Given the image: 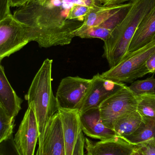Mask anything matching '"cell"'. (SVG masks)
Returning <instances> with one entry per match:
<instances>
[{"label": "cell", "mask_w": 155, "mask_h": 155, "mask_svg": "<svg viewBox=\"0 0 155 155\" xmlns=\"http://www.w3.org/2000/svg\"><path fill=\"white\" fill-rule=\"evenodd\" d=\"M94 7L95 0H31L14 12L25 27L31 41L47 48L70 44L83 22L68 19L74 5Z\"/></svg>", "instance_id": "obj_1"}, {"label": "cell", "mask_w": 155, "mask_h": 155, "mask_svg": "<svg viewBox=\"0 0 155 155\" xmlns=\"http://www.w3.org/2000/svg\"><path fill=\"white\" fill-rule=\"evenodd\" d=\"M131 6L123 20L104 42L103 57L110 68L118 64L125 56L139 25L155 6V0H130Z\"/></svg>", "instance_id": "obj_2"}, {"label": "cell", "mask_w": 155, "mask_h": 155, "mask_svg": "<svg viewBox=\"0 0 155 155\" xmlns=\"http://www.w3.org/2000/svg\"><path fill=\"white\" fill-rule=\"evenodd\" d=\"M52 62L48 58L44 61L25 96L28 104H34L39 132L38 143L42 140L49 119L59 110L52 88Z\"/></svg>", "instance_id": "obj_3"}, {"label": "cell", "mask_w": 155, "mask_h": 155, "mask_svg": "<svg viewBox=\"0 0 155 155\" xmlns=\"http://www.w3.org/2000/svg\"><path fill=\"white\" fill-rule=\"evenodd\" d=\"M155 52V38L144 47L125 56L118 64L103 73L101 76L116 83H133L149 74L146 62Z\"/></svg>", "instance_id": "obj_4"}, {"label": "cell", "mask_w": 155, "mask_h": 155, "mask_svg": "<svg viewBox=\"0 0 155 155\" xmlns=\"http://www.w3.org/2000/svg\"><path fill=\"white\" fill-rule=\"evenodd\" d=\"M137 104L138 97L125 84L100 104L99 108L103 123L113 129L116 119L137 110Z\"/></svg>", "instance_id": "obj_5"}, {"label": "cell", "mask_w": 155, "mask_h": 155, "mask_svg": "<svg viewBox=\"0 0 155 155\" xmlns=\"http://www.w3.org/2000/svg\"><path fill=\"white\" fill-rule=\"evenodd\" d=\"M31 42L22 24L12 14L0 20V61L22 49Z\"/></svg>", "instance_id": "obj_6"}, {"label": "cell", "mask_w": 155, "mask_h": 155, "mask_svg": "<svg viewBox=\"0 0 155 155\" xmlns=\"http://www.w3.org/2000/svg\"><path fill=\"white\" fill-rule=\"evenodd\" d=\"M91 82V79L78 76L63 78L56 95L59 109L79 110Z\"/></svg>", "instance_id": "obj_7"}, {"label": "cell", "mask_w": 155, "mask_h": 155, "mask_svg": "<svg viewBox=\"0 0 155 155\" xmlns=\"http://www.w3.org/2000/svg\"><path fill=\"white\" fill-rule=\"evenodd\" d=\"M39 136L35 105L31 103L28 104V108L14 139L17 154L34 155Z\"/></svg>", "instance_id": "obj_8"}, {"label": "cell", "mask_w": 155, "mask_h": 155, "mask_svg": "<svg viewBox=\"0 0 155 155\" xmlns=\"http://www.w3.org/2000/svg\"><path fill=\"white\" fill-rule=\"evenodd\" d=\"M125 84L124 83H116L105 79L101 74H97L91 79L79 108V112L83 113L92 108L99 107L106 98Z\"/></svg>", "instance_id": "obj_9"}, {"label": "cell", "mask_w": 155, "mask_h": 155, "mask_svg": "<svg viewBox=\"0 0 155 155\" xmlns=\"http://www.w3.org/2000/svg\"><path fill=\"white\" fill-rule=\"evenodd\" d=\"M35 155H66L62 126L58 112L48 121Z\"/></svg>", "instance_id": "obj_10"}, {"label": "cell", "mask_w": 155, "mask_h": 155, "mask_svg": "<svg viewBox=\"0 0 155 155\" xmlns=\"http://www.w3.org/2000/svg\"><path fill=\"white\" fill-rule=\"evenodd\" d=\"M135 147L119 137L96 142L85 137L86 155H131Z\"/></svg>", "instance_id": "obj_11"}, {"label": "cell", "mask_w": 155, "mask_h": 155, "mask_svg": "<svg viewBox=\"0 0 155 155\" xmlns=\"http://www.w3.org/2000/svg\"><path fill=\"white\" fill-rule=\"evenodd\" d=\"M66 155H72L79 135L83 132L80 113L77 109H59Z\"/></svg>", "instance_id": "obj_12"}, {"label": "cell", "mask_w": 155, "mask_h": 155, "mask_svg": "<svg viewBox=\"0 0 155 155\" xmlns=\"http://www.w3.org/2000/svg\"><path fill=\"white\" fill-rule=\"evenodd\" d=\"M80 119L83 133L88 137L103 140L117 137L113 130L104 124L99 107L80 113Z\"/></svg>", "instance_id": "obj_13"}, {"label": "cell", "mask_w": 155, "mask_h": 155, "mask_svg": "<svg viewBox=\"0 0 155 155\" xmlns=\"http://www.w3.org/2000/svg\"><path fill=\"white\" fill-rule=\"evenodd\" d=\"M23 100L17 96L10 84L5 73L4 68L0 66V106L12 117H15L22 109Z\"/></svg>", "instance_id": "obj_14"}, {"label": "cell", "mask_w": 155, "mask_h": 155, "mask_svg": "<svg viewBox=\"0 0 155 155\" xmlns=\"http://www.w3.org/2000/svg\"><path fill=\"white\" fill-rule=\"evenodd\" d=\"M155 38V6L137 28L126 55L144 47Z\"/></svg>", "instance_id": "obj_15"}, {"label": "cell", "mask_w": 155, "mask_h": 155, "mask_svg": "<svg viewBox=\"0 0 155 155\" xmlns=\"http://www.w3.org/2000/svg\"><path fill=\"white\" fill-rule=\"evenodd\" d=\"M126 3L113 6L96 5L86 15L83 24L76 33V36L88 28L100 25L114 14L126 6Z\"/></svg>", "instance_id": "obj_16"}, {"label": "cell", "mask_w": 155, "mask_h": 155, "mask_svg": "<svg viewBox=\"0 0 155 155\" xmlns=\"http://www.w3.org/2000/svg\"><path fill=\"white\" fill-rule=\"evenodd\" d=\"M143 121V117L136 110L116 119L114 123L113 129L116 136L123 137L135 132Z\"/></svg>", "instance_id": "obj_17"}, {"label": "cell", "mask_w": 155, "mask_h": 155, "mask_svg": "<svg viewBox=\"0 0 155 155\" xmlns=\"http://www.w3.org/2000/svg\"><path fill=\"white\" fill-rule=\"evenodd\" d=\"M130 143L136 145L155 138V121L143 119L140 126L131 134L121 137Z\"/></svg>", "instance_id": "obj_18"}, {"label": "cell", "mask_w": 155, "mask_h": 155, "mask_svg": "<svg viewBox=\"0 0 155 155\" xmlns=\"http://www.w3.org/2000/svg\"><path fill=\"white\" fill-rule=\"evenodd\" d=\"M137 111L143 119L155 121V94H146L137 96Z\"/></svg>", "instance_id": "obj_19"}, {"label": "cell", "mask_w": 155, "mask_h": 155, "mask_svg": "<svg viewBox=\"0 0 155 155\" xmlns=\"http://www.w3.org/2000/svg\"><path fill=\"white\" fill-rule=\"evenodd\" d=\"M15 118L9 116L0 106V143L11 138L14 127Z\"/></svg>", "instance_id": "obj_20"}, {"label": "cell", "mask_w": 155, "mask_h": 155, "mask_svg": "<svg viewBox=\"0 0 155 155\" xmlns=\"http://www.w3.org/2000/svg\"><path fill=\"white\" fill-rule=\"evenodd\" d=\"M129 87L136 96L146 94H155L154 74L144 80L134 81Z\"/></svg>", "instance_id": "obj_21"}, {"label": "cell", "mask_w": 155, "mask_h": 155, "mask_svg": "<svg viewBox=\"0 0 155 155\" xmlns=\"http://www.w3.org/2000/svg\"><path fill=\"white\" fill-rule=\"evenodd\" d=\"M112 33L110 31L100 26H94L86 29L79 35L78 37L84 39L97 38L104 42L109 39Z\"/></svg>", "instance_id": "obj_22"}, {"label": "cell", "mask_w": 155, "mask_h": 155, "mask_svg": "<svg viewBox=\"0 0 155 155\" xmlns=\"http://www.w3.org/2000/svg\"><path fill=\"white\" fill-rule=\"evenodd\" d=\"M94 7L83 5H76L72 8L68 19L70 20H77L83 22L86 15Z\"/></svg>", "instance_id": "obj_23"}, {"label": "cell", "mask_w": 155, "mask_h": 155, "mask_svg": "<svg viewBox=\"0 0 155 155\" xmlns=\"http://www.w3.org/2000/svg\"><path fill=\"white\" fill-rule=\"evenodd\" d=\"M145 155H155V138L136 145Z\"/></svg>", "instance_id": "obj_24"}, {"label": "cell", "mask_w": 155, "mask_h": 155, "mask_svg": "<svg viewBox=\"0 0 155 155\" xmlns=\"http://www.w3.org/2000/svg\"><path fill=\"white\" fill-rule=\"evenodd\" d=\"M85 137L82 132L76 145L72 155H86L84 152Z\"/></svg>", "instance_id": "obj_25"}, {"label": "cell", "mask_w": 155, "mask_h": 155, "mask_svg": "<svg viewBox=\"0 0 155 155\" xmlns=\"http://www.w3.org/2000/svg\"><path fill=\"white\" fill-rule=\"evenodd\" d=\"M10 0H0V20L11 14Z\"/></svg>", "instance_id": "obj_26"}, {"label": "cell", "mask_w": 155, "mask_h": 155, "mask_svg": "<svg viewBox=\"0 0 155 155\" xmlns=\"http://www.w3.org/2000/svg\"><path fill=\"white\" fill-rule=\"evenodd\" d=\"M146 66L149 74H155V52L148 58Z\"/></svg>", "instance_id": "obj_27"}, {"label": "cell", "mask_w": 155, "mask_h": 155, "mask_svg": "<svg viewBox=\"0 0 155 155\" xmlns=\"http://www.w3.org/2000/svg\"><path fill=\"white\" fill-rule=\"evenodd\" d=\"M130 0H105L103 5L104 6H113L123 4L126 2H129Z\"/></svg>", "instance_id": "obj_28"}, {"label": "cell", "mask_w": 155, "mask_h": 155, "mask_svg": "<svg viewBox=\"0 0 155 155\" xmlns=\"http://www.w3.org/2000/svg\"><path fill=\"white\" fill-rule=\"evenodd\" d=\"M29 0H10L11 7H21L24 5Z\"/></svg>", "instance_id": "obj_29"}, {"label": "cell", "mask_w": 155, "mask_h": 155, "mask_svg": "<svg viewBox=\"0 0 155 155\" xmlns=\"http://www.w3.org/2000/svg\"><path fill=\"white\" fill-rule=\"evenodd\" d=\"M131 155H145L144 153L141 150L140 148L137 146V145H136L135 148L134 150L133 151Z\"/></svg>", "instance_id": "obj_30"}, {"label": "cell", "mask_w": 155, "mask_h": 155, "mask_svg": "<svg viewBox=\"0 0 155 155\" xmlns=\"http://www.w3.org/2000/svg\"><path fill=\"white\" fill-rule=\"evenodd\" d=\"M97 4L99 5H103L104 3L105 0H95Z\"/></svg>", "instance_id": "obj_31"}, {"label": "cell", "mask_w": 155, "mask_h": 155, "mask_svg": "<svg viewBox=\"0 0 155 155\" xmlns=\"http://www.w3.org/2000/svg\"><path fill=\"white\" fill-rule=\"evenodd\" d=\"M29 1H31V0H29Z\"/></svg>", "instance_id": "obj_32"}]
</instances>
